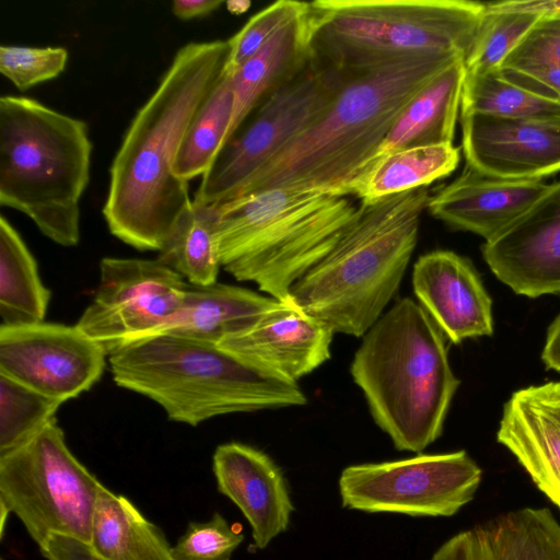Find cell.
Segmentation results:
<instances>
[{
  "label": "cell",
  "mask_w": 560,
  "mask_h": 560,
  "mask_svg": "<svg viewBox=\"0 0 560 560\" xmlns=\"http://www.w3.org/2000/svg\"><path fill=\"white\" fill-rule=\"evenodd\" d=\"M560 68V18H540L504 60L501 72L521 74Z\"/></svg>",
  "instance_id": "d590c367"
},
{
  "label": "cell",
  "mask_w": 560,
  "mask_h": 560,
  "mask_svg": "<svg viewBox=\"0 0 560 560\" xmlns=\"http://www.w3.org/2000/svg\"><path fill=\"white\" fill-rule=\"evenodd\" d=\"M90 545L107 560H175L163 532L125 495L101 486Z\"/></svg>",
  "instance_id": "d4e9b609"
},
{
  "label": "cell",
  "mask_w": 560,
  "mask_h": 560,
  "mask_svg": "<svg viewBox=\"0 0 560 560\" xmlns=\"http://www.w3.org/2000/svg\"><path fill=\"white\" fill-rule=\"evenodd\" d=\"M411 282L418 303L451 342L492 335V302L467 258L443 249L421 255Z\"/></svg>",
  "instance_id": "e0dca14e"
},
{
  "label": "cell",
  "mask_w": 560,
  "mask_h": 560,
  "mask_svg": "<svg viewBox=\"0 0 560 560\" xmlns=\"http://www.w3.org/2000/svg\"><path fill=\"white\" fill-rule=\"evenodd\" d=\"M485 13L467 0H317L311 2V54L343 71L416 56L465 60Z\"/></svg>",
  "instance_id": "ba28073f"
},
{
  "label": "cell",
  "mask_w": 560,
  "mask_h": 560,
  "mask_svg": "<svg viewBox=\"0 0 560 560\" xmlns=\"http://www.w3.org/2000/svg\"><path fill=\"white\" fill-rule=\"evenodd\" d=\"M280 302L238 285L187 283L178 311L156 335L167 334L218 345L254 326Z\"/></svg>",
  "instance_id": "7402d4cb"
},
{
  "label": "cell",
  "mask_w": 560,
  "mask_h": 560,
  "mask_svg": "<svg viewBox=\"0 0 560 560\" xmlns=\"http://www.w3.org/2000/svg\"><path fill=\"white\" fill-rule=\"evenodd\" d=\"M494 276L516 294L560 293V182L548 185L511 225L482 245Z\"/></svg>",
  "instance_id": "5bb4252c"
},
{
  "label": "cell",
  "mask_w": 560,
  "mask_h": 560,
  "mask_svg": "<svg viewBox=\"0 0 560 560\" xmlns=\"http://www.w3.org/2000/svg\"><path fill=\"white\" fill-rule=\"evenodd\" d=\"M215 206L191 201L175 222L159 260L179 273L188 283L218 282L221 262L217 243Z\"/></svg>",
  "instance_id": "83f0119b"
},
{
  "label": "cell",
  "mask_w": 560,
  "mask_h": 560,
  "mask_svg": "<svg viewBox=\"0 0 560 560\" xmlns=\"http://www.w3.org/2000/svg\"><path fill=\"white\" fill-rule=\"evenodd\" d=\"M460 59L416 56L345 72L340 89L320 117L259 168L232 199L276 187L352 196L404 107L434 75Z\"/></svg>",
  "instance_id": "7a4b0ae2"
},
{
  "label": "cell",
  "mask_w": 560,
  "mask_h": 560,
  "mask_svg": "<svg viewBox=\"0 0 560 560\" xmlns=\"http://www.w3.org/2000/svg\"><path fill=\"white\" fill-rule=\"evenodd\" d=\"M503 74L532 88L540 86L546 93L560 98V68H542L521 74Z\"/></svg>",
  "instance_id": "f35d334b"
},
{
  "label": "cell",
  "mask_w": 560,
  "mask_h": 560,
  "mask_svg": "<svg viewBox=\"0 0 560 560\" xmlns=\"http://www.w3.org/2000/svg\"><path fill=\"white\" fill-rule=\"evenodd\" d=\"M51 292L42 282L36 260L19 232L0 217V326L45 319Z\"/></svg>",
  "instance_id": "4316f807"
},
{
  "label": "cell",
  "mask_w": 560,
  "mask_h": 560,
  "mask_svg": "<svg viewBox=\"0 0 560 560\" xmlns=\"http://www.w3.org/2000/svg\"><path fill=\"white\" fill-rule=\"evenodd\" d=\"M541 359L546 368L560 372V314L548 329Z\"/></svg>",
  "instance_id": "60d3db41"
},
{
  "label": "cell",
  "mask_w": 560,
  "mask_h": 560,
  "mask_svg": "<svg viewBox=\"0 0 560 560\" xmlns=\"http://www.w3.org/2000/svg\"><path fill=\"white\" fill-rule=\"evenodd\" d=\"M312 54L306 63L267 97L223 147L202 176L192 200L220 205L327 109L343 80Z\"/></svg>",
  "instance_id": "30bf717a"
},
{
  "label": "cell",
  "mask_w": 560,
  "mask_h": 560,
  "mask_svg": "<svg viewBox=\"0 0 560 560\" xmlns=\"http://www.w3.org/2000/svg\"><path fill=\"white\" fill-rule=\"evenodd\" d=\"M107 359L77 325L0 326V374L61 402L98 382Z\"/></svg>",
  "instance_id": "4fadbf2b"
},
{
  "label": "cell",
  "mask_w": 560,
  "mask_h": 560,
  "mask_svg": "<svg viewBox=\"0 0 560 560\" xmlns=\"http://www.w3.org/2000/svg\"><path fill=\"white\" fill-rule=\"evenodd\" d=\"M91 153L84 120L27 96L0 97V205L24 213L65 247L80 241Z\"/></svg>",
  "instance_id": "52a82bcc"
},
{
  "label": "cell",
  "mask_w": 560,
  "mask_h": 560,
  "mask_svg": "<svg viewBox=\"0 0 560 560\" xmlns=\"http://www.w3.org/2000/svg\"><path fill=\"white\" fill-rule=\"evenodd\" d=\"M244 540L243 534L220 514L207 522L189 523L173 547L175 560H230Z\"/></svg>",
  "instance_id": "e575fe53"
},
{
  "label": "cell",
  "mask_w": 560,
  "mask_h": 560,
  "mask_svg": "<svg viewBox=\"0 0 560 560\" xmlns=\"http://www.w3.org/2000/svg\"><path fill=\"white\" fill-rule=\"evenodd\" d=\"M214 206L221 266L281 302L291 300L293 285L328 254L359 207L350 196L284 187Z\"/></svg>",
  "instance_id": "5b68a950"
},
{
  "label": "cell",
  "mask_w": 560,
  "mask_h": 560,
  "mask_svg": "<svg viewBox=\"0 0 560 560\" xmlns=\"http://www.w3.org/2000/svg\"><path fill=\"white\" fill-rule=\"evenodd\" d=\"M231 75L224 73L205 100L183 138L174 172L186 180L203 176L222 150L233 114Z\"/></svg>",
  "instance_id": "f546056e"
},
{
  "label": "cell",
  "mask_w": 560,
  "mask_h": 560,
  "mask_svg": "<svg viewBox=\"0 0 560 560\" xmlns=\"http://www.w3.org/2000/svg\"><path fill=\"white\" fill-rule=\"evenodd\" d=\"M350 374L377 427L397 450L416 453L442 434L459 385L446 337L410 298L397 300L363 335Z\"/></svg>",
  "instance_id": "277c9868"
},
{
  "label": "cell",
  "mask_w": 560,
  "mask_h": 560,
  "mask_svg": "<svg viewBox=\"0 0 560 560\" xmlns=\"http://www.w3.org/2000/svg\"><path fill=\"white\" fill-rule=\"evenodd\" d=\"M308 11L279 31L231 75L234 104L224 145L256 108L310 59Z\"/></svg>",
  "instance_id": "603a6c76"
},
{
  "label": "cell",
  "mask_w": 560,
  "mask_h": 560,
  "mask_svg": "<svg viewBox=\"0 0 560 560\" xmlns=\"http://www.w3.org/2000/svg\"><path fill=\"white\" fill-rule=\"evenodd\" d=\"M63 402L0 374V455L36 435Z\"/></svg>",
  "instance_id": "4dcf8cb0"
},
{
  "label": "cell",
  "mask_w": 560,
  "mask_h": 560,
  "mask_svg": "<svg viewBox=\"0 0 560 560\" xmlns=\"http://www.w3.org/2000/svg\"><path fill=\"white\" fill-rule=\"evenodd\" d=\"M38 547L47 560H107L89 542L65 535H51Z\"/></svg>",
  "instance_id": "8d00e7d4"
},
{
  "label": "cell",
  "mask_w": 560,
  "mask_h": 560,
  "mask_svg": "<svg viewBox=\"0 0 560 560\" xmlns=\"http://www.w3.org/2000/svg\"><path fill=\"white\" fill-rule=\"evenodd\" d=\"M431 560H560V523L545 508L510 511L454 535Z\"/></svg>",
  "instance_id": "44dd1931"
},
{
  "label": "cell",
  "mask_w": 560,
  "mask_h": 560,
  "mask_svg": "<svg viewBox=\"0 0 560 560\" xmlns=\"http://www.w3.org/2000/svg\"><path fill=\"white\" fill-rule=\"evenodd\" d=\"M212 468L218 491L228 497L250 525L254 545L266 548L288 529L293 504L280 467L262 451L230 442L219 445Z\"/></svg>",
  "instance_id": "ac0fdd59"
},
{
  "label": "cell",
  "mask_w": 560,
  "mask_h": 560,
  "mask_svg": "<svg viewBox=\"0 0 560 560\" xmlns=\"http://www.w3.org/2000/svg\"><path fill=\"white\" fill-rule=\"evenodd\" d=\"M539 19L529 13L491 11L485 5L477 34L464 60L466 73L500 71L506 57Z\"/></svg>",
  "instance_id": "1f68e13d"
},
{
  "label": "cell",
  "mask_w": 560,
  "mask_h": 560,
  "mask_svg": "<svg viewBox=\"0 0 560 560\" xmlns=\"http://www.w3.org/2000/svg\"><path fill=\"white\" fill-rule=\"evenodd\" d=\"M487 10L522 12L542 19L560 18V0H513L485 3Z\"/></svg>",
  "instance_id": "74e56055"
},
{
  "label": "cell",
  "mask_w": 560,
  "mask_h": 560,
  "mask_svg": "<svg viewBox=\"0 0 560 560\" xmlns=\"http://www.w3.org/2000/svg\"><path fill=\"white\" fill-rule=\"evenodd\" d=\"M229 56V39L183 45L126 129L109 167L103 215L109 232L129 246L160 252L190 206L188 182L174 172L176 155Z\"/></svg>",
  "instance_id": "6da1fadb"
},
{
  "label": "cell",
  "mask_w": 560,
  "mask_h": 560,
  "mask_svg": "<svg viewBox=\"0 0 560 560\" xmlns=\"http://www.w3.org/2000/svg\"><path fill=\"white\" fill-rule=\"evenodd\" d=\"M187 283L159 259L105 257L94 298L75 325L109 354L156 335L178 311Z\"/></svg>",
  "instance_id": "7c38bea8"
},
{
  "label": "cell",
  "mask_w": 560,
  "mask_h": 560,
  "mask_svg": "<svg viewBox=\"0 0 560 560\" xmlns=\"http://www.w3.org/2000/svg\"><path fill=\"white\" fill-rule=\"evenodd\" d=\"M465 77L463 59L434 75L397 116L375 161L404 149L453 143Z\"/></svg>",
  "instance_id": "cb8c5ba5"
},
{
  "label": "cell",
  "mask_w": 560,
  "mask_h": 560,
  "mask_svg": "<svg viewBox=\"0 0 560 560\" xmlns=\"http://www.w3.org/2000/svg\"><path fill=\"white\" fill-rule=\"evenodd\" d=\"M223 3L221 0H175L172 2V12L180 20H189L207 15Z\"/></svg>",
  "instance_id": "ab89813d"
},
{
  "label": "cell",
  "mask_w": 560,
  "mask_h": 560,
  "mask_svg": "<svg viewBox=\"0 0 560 560\" xmlns=\"http://www.w3.org/2000/svg\"><path fill=\"white\" fill-rule=\"evenodd\" d=\"M310 2L280 0L253 15L231 38L224 73L232 75L259 51L279 31L304 16Z\"/></svg>",
  "instance_id": "d6a6232c"
},
{
  "label": "cell",
  "mask_w": 560,
  "mask_h": 560,
  "mask_svg": "<svg viewBox=\"0 0 560 560\" xmlns=\"http://www.w3.org/2000/svg\"><path fill=\"white\" fill-rule=\"evenodd\" d=\"M102 483L69 450L57 420L0 455L1 510L40 546L51 535L90 544Z\"/></svg>",
  "instance_id": "9c48e42d"
},
{
  "label": "cell",
  "mask_w": 560,
  "mask_h": 560,
  "mask_svg": "<svg viewBox=\"0 0 560 560\" xmlns=\"http://www.w3.org/2000/svg\"><path fill=\"white\" fill-rule=\"evenodd\" d=\"M460 159L453 143L416 147L377 159L355 185L352 196L372 202L427 187L453 173Z\"/></svg>",
  "instance_id": "484cf974"
},
{
  "label": "cell",
  "mask_w": 560,
  "mask_h": 560,
  "mask_svg": "<svg viewBox=\"0 0 560 560\" xmlns=\"http://www.w3.org/2000/svg\"><path fill=\"white\" fill-rule=\"evenodd\" d=\"M560 122V98L517 82L501 71L466 73L460 113Z\"/></svg>",
  "instance_id": "f1b7e54d"
},
{
  "label": "cell",
  "mask_w": 560,
  "mask_h": 560,
  "mask_svg": "<svg viewBox=\"0 0 560 560\" xmlns=\"http://www.w3.org/2000/svg\"><path fill=\"white\" fill-rule=\"evenodd\" d=\"M427 187L361 202L328 254L291 300L334 331L363 335L386 312L417 245Z\"/></svg>",
  "instance_id": "3957f363"
},
{
  "label": "cell",
  "mask_w": 560,
  "mask_h": 560,
  "mask_svg": "<svg viewBox=\"0 0 560 560\" xmlns=\"http://www.w3.org/2000/svg\"><path fill=\"white\" fill-rule=\"evenodd\" d=\"M497 439L560 509V383L513 393L504 405Z\"/></svg>",
  "instance_id": "d6986e66"
},
{
  "label": "cell",
  "mask_w": 560,
  "mask_h": 560,
  "mask_svg": "<svg viewBox=\"0 0 560 560\" xmlns=\"http://www.w3.org/2000/svg\"><path fill=\"white\" fill-rule=\"evenodd\" d=\"M482 471L465 452L418 454L346 467L339 478L342 505L370 513L452 516L469 503Z\"/></svg>",
  "instance_id": "8fae6325"
},
{
  "label": "cell",
  "mask_w": 560,
  "mask_h": 560,
  "mask_svg": "<svg viewBox=\"0 0 560 560\" xmlns=\"http://www.w3.org/2000/svg\"><path fill=\"white\" fill-rule=\"evenodd\" d=\"M114 382L156 402L172 421L198 425L214 417L304 406L298 385L266 375L218 345L155 335L108 354Z\"/></svg>",
  "instance_id": "8992f818"
},
{
  "label": "cell",
  "mask_w": 560,
  "mask_h": 560,
  "mask_svg": "<svg viewBox=\"0 0 560 560\" xmlns=\"http://www.w3.org/2000/svg\"><path fill=\"white\" fill-rule=\"evenodd\" d=\"M334 334L328 325L290 300L218 346L266 375L298 383L330 359Z\"/></svg>",
  "instance_id": "2e32d148"
},
{
  "label": "cell",
  "mask_w": 560,
  "mask_h": 560,
  "mask_svg": "<svg viewBox=\"0 0 560 560\" xmlns=\"http://www.w3.org/2000/svg\"><path fill=\"white\" fill-rule=\"evenodd\" d=\"M466 166L517 180L560 172V122L460 113Z\"/></svg>",
  "instance_id": "9a60e30c"
},
{
  "label": "cell",
  "mask_w": 560,
  "mask_h": 560,
  "mask_svg": "<svg viewBox=\"0 0 560 560\" xmlns=\"http://www.w3.org/2000/svg\"><path fill=\"white\" fill-rule=\"evenodd\" d=\"M68 50L60 46L1 45L0 72L20 91L57 77L66 67Z\"/></svg>",
  "instance_id": "836d02e7"
},
{
  "label": "cell",
  "mask_w": 560,
  "mask_h": 560,
  "mask_svg": "<svg viewBox=\"0 0 560 560\" xmlns=\"http://www.w3.org/2000/svg\"><path fill=\"white\" fill-rule=\"evenodd\" d=\"M547 187L542 180L505 179L466 166L431 196L427 209L447 225L488 241L520 218Z\"/></svg>",
  "instance_id": "ffe728a7"
}]
</instances>
